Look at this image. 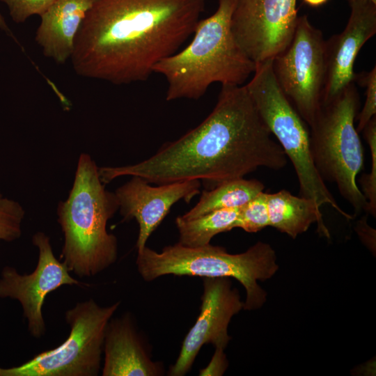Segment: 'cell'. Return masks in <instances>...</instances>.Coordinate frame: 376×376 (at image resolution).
<instances>
[{
    "mask_svg": "<svg viewBox=\"0 0 376 376\" xmlns=\"http://www.w3.org/2000/svg\"><path fill=\"white\" fill-rule=\"evenodd\" d=\"M366 88V100L361 111L358 113L357 131H363L368 123L376 116V67L368 72L357 75L356 80Z\"/></svg>",
    "mask_w": 376,
    "mask_h": 376,
    "instance_id": "603a6c76",
    "label": "cell"
},
{
    "mask_svg": "<svg viewBox=\"0 0 376 376\" xmlns=\"http://www.w3.org/2000/svg\"><path fill=\"white\" fill-rule=\"evenodd\" d=\"M103 376H157L164 369L151 360L131 318L110 320L104 336Z\"/></svg>",
    "mask_w": 376,
    "mask_h": 376,
    "instance_id": "9a60e30c",
    "label": "cell"
},
{
    "mask_svg": "<svg viewBox=\"0 0 376 376\" xmlns=\"http://www.w3.org/2000/svg\"><path fill=\"white\" fill-rule=\"evenodd\" d=\"M91 0H56L40 16L35 41L43 55L57 64L70 60L75 40Z\"/></svg>",
    "mask_w": 376,
    "mask_h": 376,
    "instance_id": "2e32d148",
    "label": "cell"
},
{
    "mask_svg": "<svg viewBox=\"0 0 376 376\" xmlns=\"http://www.w3.org/2000/svg\"><path fill=\"white\" fill-rule=\"evenodd\" d=\"M364 137L369 146L371 156L370 173L363 174L359 179L360 190L368 205L366 212L374 217L376 214V116H374L363 130Z\"/></svg>",
    "mask_w": 376,
    "mask_h": 376,
    "instance_id": "44dd1931",
    "label": "cell"
},
{
    "mask_svg": "<svg viewBox=\"0 0 376 376\" xmlns=\"http://www.w3.org/2000/svg\"><path fill=\"white\" fill-rule=\"evenodd\" d=\"M224 350L223 349L215 348V352L210 363L207 367L200 370V375L219 376L224 373L228 363Z\"/></svg>",
    "mask_w": 376,
    "mask_h": 376,
    "instance_id": "d4e9b609",
    "label": "cell"
},
{
    "mask_svg": "<svg viewBox=\"0 0 376 376\" xmlns=\"http://www.w3.org/2000/svg\"><path fill=\"white\" fill-rule=\"evenodd\" d=\"M233 0H218L217 10L200 19L189 44L162 59L153 73L166 80V101L198 100L214 83L241 86L256 64L237 44L230 28Z\"/></svg>",
    "mask_w": 376,
    "mask_h": 376,
    "instance_id": "3957f363",
    "label": "cell"
},
{
    "mask_svg": "<svg viewBox=\"0 0 376 376\" xmlns=\"http://www.w3.org/2000/svg\"><path fill=\"white\" fill-rule=\"evenodd\" d=\"M267 203L269 226L295 239L306 232L312 224L316 223L318 233L329 238L320 207L314 201L294 196L282 189L276 193H267Z\"/></svg>",
    "mask_w": 376,
    "mask_h": 376,
    "instance_id": "e0dca14e",
    "label": "cell"
},
{
    "mask_svg": "<svg viewBox=\"0 0 376 376\" xmlns=\"http://www.w3.org/2000/svg\"><path fill=\"white\" fill-rule=\"evenodd\" d=\"M221 86L215 107L200 125L136 164L98 168L101 181L136 175L157 185L201 180L215 187L260 167L284 168L288 157L246 86Z\"/></svg>",
    "mask_w": 376,
    "mask_h": 376,
    "instance_id": "6da1fadb",
    "label": "cell"
},
{
    "mask_svg": "<svg viewBox=\"0 0 376 376\" xmlns=\"http://www.w3.org/2000/svg\"><path fill=\"white\" fill-rule=\"evenodd\" d=\"M297 0H233L230 28L255 63L272 59L290 42L298 19Z\"/></svg>",
    "mask_w": 376,
    "mask_h": 376,
    "instance_id": "30bf717a",
    "label": "cell"
},
{
    "mask_svg": "<svg viewBox=\"0 0 376 376\" xmlns=\"http://www.w3.org/2000/svg\"><path fill=\"white\" fill-rule=\"evenodd\" d=\"M347 1H350V0H347ZM371 1H373V3H376V0H370Z\"/></svg>",
    "mask_w": 376,
    "mask_h": 376,
    "instance_id": "83f0119b",
    "label": "cell"
},
{
    "mask_svg": "<svg viewBox=\"0 0 376 376\" xmlns=\"http://www.w3.org/2000/svg\"><path fill=\"white\" fill-rule=\"evenodd\" d=\"M25 211L17 201L6 198L0 191V242L20 237Z\"/></svg>",
    "mask_w": 376,
    "mask_h": 376,
    "instance_id": "7402d4cb",
    "label": "cell"
},
{
    "mask_svg": "<svg viewBox=\"0 0 376 376\" xmlns=\"http://www.w3.org/2000/svg\"><path fill=\"white\" fill-rule=\"evenodd\" d=\"M359 95L354 83L333 99L322 102L310 127V145L316 169L324 181L335 183L356 213L367 201L357 184L363 167V150L354 126Z\"/></svg>",
    "mask_w": 376,
    "mask_h": 376,
    "instance_id": "8992f818",
    "label": "cell"
},
{
    "mask_svg": "<svg viewBox=\"0 0 376 376\" xmlns=\"http://www.w3.org/2000/svg\"><path fill=\"white\" fill-rule=\"evenodd\" d=\"M136 264L147 281L167 274L235 279L246 290L243 307L246 310L263 306L267 293L258 281L271 279L279 269L275 251L270 244L260 241L237 254L210 244L188 247L177 243L164 247L159 253L146 246L137 251Z\"/></svg>",
    "mask_w": 376,
    "mask_h": 376,
    "instance_id": "5b68a950",
    "label": "cell"
},
{
    "mask_svg": "<svg viewBox=\"0 0 376 376\" xmlns=\"http://www.w3.org/2000/svg\"><path fill=\"white\" fill-rule=\"evenodd\" d=\"M32 242L38 249L34 271L21 274L15 267L5 266L0 275V298H10L20 303L30 334L39 338L46 330L42 306L47 295L64 285L81 286L85 283L71 276L67 265L55 257L45 233H36Z\"/></svg>",
    "mask_w": 376,
    "mask_h": 376,
    "instance_id": "8fae6325",
    "label": "cell"
},
{
    "mask_svg": "<svg viewBox=\"0 0 376 376\" xmlns=\"http://www.w3.org/2000/svg\"><path fill=\"white\" fill-rule=\"evenodd\" d=\"M201 299L200 314L185 338L169 375H186L205 344L211 343L215 348L224 350L230 340L228 334L230 320L244 307L239 292L232 288L229 278H203Z\"/></svg>",
    "mask_w": 376,
    "mask_h": 376,
    "instance_id": "7c38bea8",
    "label": "cell"
},
{
    "mask_svg": "<svg viewBox=\"0 0 376 376\" xmlns=\"http://www.w3.org/2000/svg\"><path fill=\"white\" fill-rule=\"evenodd\" d=\"M4 3L12 19L23 23L33 15H43L56 0H0Z\"/></svg>",
    "mask_w": 376,
    "mask_h": 376,
    "instance_id": "cb8c5ba5",
    "label": "cell"
},
{
    "mask_svg": "<svg viewBox=\"0 0 376 376\" xmlns=\"http://www.w3.org/2000/svg\"><path fill=\"white\" fill-rule=\"evenodd\" d=\"M205 0H91L70 61L80 77L145 81L193 35Z\"/></svg>",
    "mask_w": 376,
    "mask_h": 376,
    "instance_id": "7a4b0ae2",
    "label": "cell"
},
{
    "mask_svg": "<svg viewBox=\"0 0 376 376\" xmlns=\"http://www.w3.org/2000/svg\"><path fill=\"white\" fill-rule=\"evenodd\" d=\"M198 180L179 181L151 186L136 175L118 187L116 191L123 221L135 219L139 226L137 251L146 246L151 233L157 228L171 207L178 201L189 202L200 192Z\"/></svg>",
    "mask_w": 376,
    "mask_h": 376,
    "instance_id": "4fadbf2b",
    "label": "cell"
},
{
    "mask_svg": "<svg viewBox=\"0 0 376 376\" xmlns=\"http://www.w3.org/2000/svg\"><path fill=\"white\" fill-rule=\"evenodd\" d=\"M264 187L263 182L256 179L240 178L224 182L210 191H203L196 205L180 217L189 220L214 210L240 207L263 191Z\"/></svg>",
    "mask_w": 376,
    "mask_h": 376,
    "instance_id": "ac0fdd59",
    "label": "cell"
},
{
    "mask_svg": "<svg viewBox=\"0 0 376 376\" xmlns=\"http://www.w3.org/2000/svg\"><path fill=\"white\" fill-rule=\"evenodd\" d=\"M280 88L309 126L321 105L326 78V40L308 16H299L288 45L272 58Z\"/></svg>",
    "mask_w": 376,
    "mask_h": 376,
    "instance_id": "9c48e42d",
    "label": "cell"
},
{
    "mask_svg": "<svg viewBox=\"0 0 376 376\" xmlns=\"http://www.w3.org/2000/svg\"><path fill=\"white\" fill-rule=\"evenodd\" d=\"M350 15L343 31L326 40V78L322 102L356 80L354 64L363 45L376 33V3L350 0ZM321 102V103H322Z\"/></svg>",
    "mask_w": 376,
    "mask_h": 376,
    "instance_id": "5bb4252c",
    "label": "cell"
},
{
    "mask_svg": "<svg viewBox=\"0 0 376 376\" xmlns=\"http://www.w3.org/2000/svg\"><path fill=\"white\" fill-rule=\"evenodd\" d=\"M0 30L5 32L8 36L12 38L16 42H17L16 38L15 37L10 29L8 26L5 20V18L2 15L1 11H0Z\"/></svg>",
    "mask_w": 376,
    "mask_h": 376,
    "instance_id": "484cf974",
    "label": "cell"
},
{
    "mask_svg": "<svg viewBox=\"0 0 376 376\" xmlns=\"http://www.w3.org/2000/svg\"><path fill=\"white\" fill-rule=\"evenodd\" d=\"M240 207L217 210L189 220L178 217V243L188 247L209 244L214 235L235 228Z\"/></svg>",
    "mask_w": 376,
    "mask_h": 376,
    "instance_id": "d6986e66",
    "label": "cell"
},
{
    "mask_svg": "<svg viewBox=\"0 0 376 376\" xmlns=\"http://www.w3.org/2000/svg\"><path fill=\"white\" fill-rule=\"evenodd\" d=\"M267 226H269L267 193L261 191L240 207L235 228L256 233Z\"/></svg>",
    "mask_w": 376,
    "mask_h": 376,
    "instance_id": "ffe728a7",
    "label": "cell"
},
{
    "mask_svg": "<svg viewBox=\"0 0 376 376\" xmlns=\"http://www.w3.org/2000/svg\"><path fill=\"white\" fill-rule=\"evenodd\" d=\"M120 304L101 306L93 299L78 302L65 313L70 331L62 344L18 366L0 367V376L98 375L106 329Z\"/></svg>",
    "mask_w": 376,
    "mask_h": 376,
    "instance_id": "ba28073f",
    "label": "cell"
},
{
    "mask_svg": "<svg viewBox=\"0 0 376 376\" xmlns=\"http://www.w3.org/2000/svg\"><path fill=\"white\" fill-rule=\"evenodd\" d=\"M118 209L116 194L105 189L95 162L81 153L68 197L57 207L64 237L61 258L70 272L90 277L116 261L117 238L107 224Z\"/></svg>",
    "mask_w": 376,
    "mask_h": 376,
    "instance_id": "277c9868",
    "label": "cell"
},
{
    "mask_svg": "<svg viewBox=\"0 0 376 376\" xmlns=\"http://www.w3.org/2000/svg\"><path fill=\"white\" fill-rule=\"evenodd\" d=\"M272 59L256 64L251 79L245 85L260 117L276 137L290 160L298 178L299 196L327 205L352 219L338 204L313 162L310 131L306 122L285 97L274 77Z\"/></svg>",
    "mask_w": 376,
    "mask_h": 376,
    "instance_id": "52a82bcc",
    "label": "cell"
},
{
    "mask_svg": "<svg viewBox=\"0 0 376 376\" xmlns=\"http://www.w3.org/2000/svg\"><path fill=\"white\" fill-rule=\"evenodd\" d=\"M329 0H303L304 3L308 6L318 8L327 3Z\"/></svg>",
    "mask_w": 376,
    "mask_h": 376,
    "instance_id": "4316f807",
    "label": "cell"
}]
</instances>
